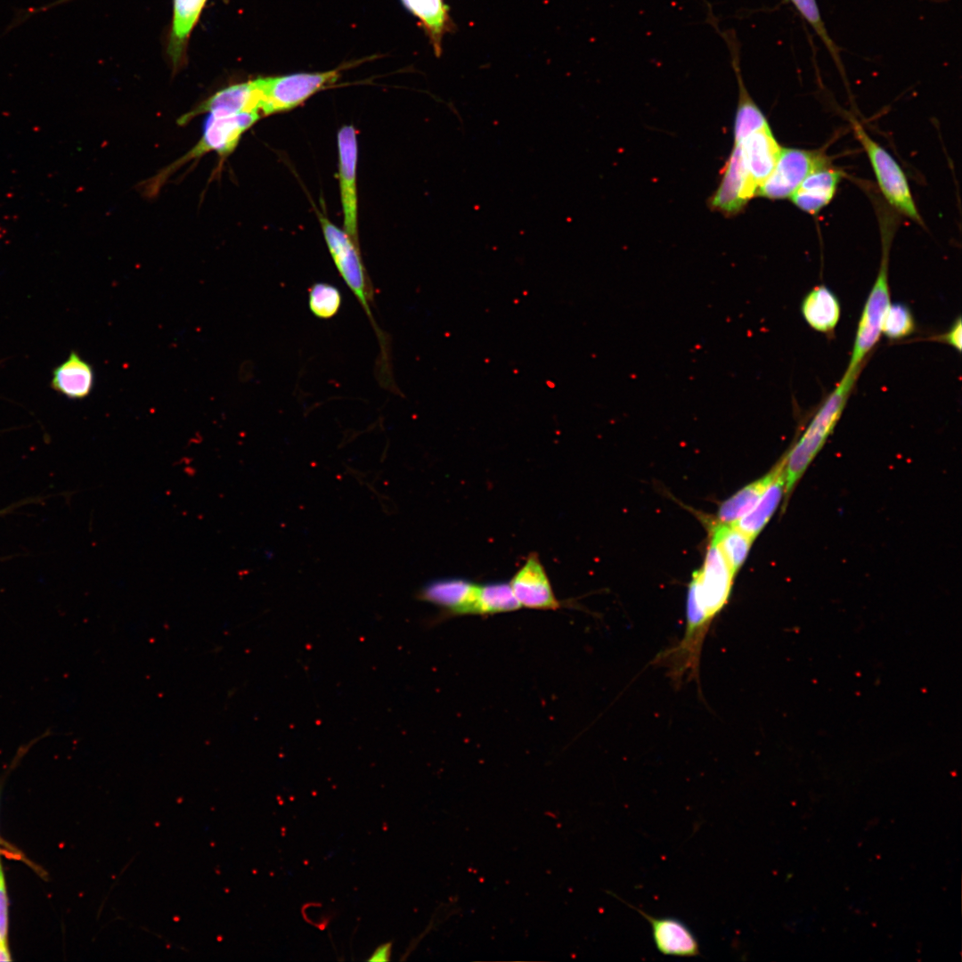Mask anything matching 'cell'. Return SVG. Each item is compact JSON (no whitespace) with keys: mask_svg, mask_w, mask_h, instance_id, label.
I'll list each match as a JSON object with an SVG mask.
<instances>
[{"mask_svg":"<svg viewBox=\"0 0 962 962\" xmlns=\"http://www.w3.org/2000/svg\"><path fill=\"white\" fill-rule=\"evenodd\" d=\"M735 576L710 538L703 567L693 573L688 587L683 635L652 662L664 667L676 686L684 680L699 682L704 643L713 620L730 599Z\"/></svg>","mask_w":962,"mask_h":962,"instance_id":"1","label":"cell"},{"mask_svg":"<svg viewBox=\"0 0 962 962\" xmlns=\"http://www.w3.org/2000/svg\"><path fill=\"white\" fill-rule=\"evenodd\" d=\"M320 222L334 265L365 312L379 340L380 350L378 375L381 378H389L392 376L389 343L372 314L371 304L373 302V289L364 269L359 246L344 229H339L326 217L321 216Z\"/></svg>","mask_w":962,"mask_h":962,"instance_id":"2","label":"cell"},{"mask_svg":"<svg viewBox=\"0 0 962 962\" xmlns=\"http://www.w3.org/2000/svg\"><path fill=\"white\" fill-rule=\"evenodd\" d=\"M859 373L845 371L834 390L824 400L805 431L785 453L786 496L787 501L796 483L832 434L848 402Z\"/></svg>","mask_w":962,"mask_h":962,"instance_id":"3","label":"cell"},{"mask_svg":"<svg viewBox=\"0 0 962 962\" xmlns=\"http://www.w3.org/2000/svg\"><path fill=\"white\" fill-rule=\"evenodd\" d=\"M891 240L885 234L881 265L875 282L864 304L851 354L848 371H861L862 363L882 334V324L891 304L888 281V259Z\"/></svg>","mask_w":962,"mask_h":962,"instance_id":"4","label":"cell"},{"mask_svg":"<svg viewBox=\"0 0 962 962\" xmlns=\"http://www.w3.org/2000/svg\"><path fill=\"white\" fill-rule=\"evenodd\" d=\"M339 73L340 69H332L257 78L261 116L286 111L300 105L325 86L334 83Z\"/></svg>","mask_w":962,"mask_h":962,"instance_id":"5","label":"cell"},{"mask_svg":"<svg viewBox=\"0 0 962 962\" xmlns=\"http://www.w3.org/2000/svg\"><path fill=\"white\" fill-rule=\"evenodd\" d=\"M852 124L855 135L868 154L885 200L901 214L921 223L906 176L899 164L860 124Z\"/></svg>","mask_w":962,"mask_h":962,"instance_id":"6","label":"cell"},{"mask_svg":"<svg viewBox=\"0 0 962 962\" xmlns=\"http://www.w3.org/2000/svg\"><path fill=\"white\" fill-rule=\"evenodd\" d=\"M827 162L818 151L781 148L773 170L756 193L770 200L790 198L810 173Z\"/></svg>","mask_w":962,"mask_h":962,"instance_id":"7","label":"cell"},{"mask_svg":"<svg viewBox=\"0 0 962 962\" xmlns=\"http://www.w3.org/2000/svg\"><path fill=\"white\" fill-rule=\"evenodd\" d=\"M338 173L344 231L359 246L358 198L356 186L357 136L353 126H344L338 133Z\"/></svg>","mask_w":962,"mask_h":962,"instance_id":"8","label":"cell"},{"mask_svg":"<svg viewBox=\"0 0 962 962\" xmlns=\"http://www.w3.org/2000/svg\"><path fill=\"white\" fill-rule=\"evenodd\" d=\"M260 117V114L253 111L222 117L210 115L199 143L170 167H178L184 162L211 151H216L221 156L230 154L235 149L242 134Z\"/></svg>","mask_w":962,"mask_h":962,"instance_id":"9","label":"cell"},{"mask_svg":"<svg viewBox=\"0 0 962 962\" xmlns=\"http://www.w3.org/2000/svg\"><path fill=\"white\" fill-rule=\"evenodd\" d=\"M478 589L479 584L463 578H442L422 586L416 598L440 607L441 617L477 615Z\"/></svg>","mask_w":962,"mask_h":962,"instance_id":"10","label":"cell"},{"mask_svg":"<svg viewBox=\"0 0 962 962\" xmlns=\"http://www.w3.org/2000/svg\"><path fill=\"white\" fill-rule=\"evenodd\" d=\"M756 192L757 188L746 170L741 147L734 144L720 185L710 200V206L722 214L735 215L741 211Z\"/></svg>","mask_w":962,"mask_h":962,"instance_id":"11","label":"cell"},{"mask_svg":"<svg viewBox=\"0 0 962 962\" xmlns=\"http://www.w3.org/2000/svg\"><path fill=\"white\" fill-rule=\"evenodd\" d=\"M521 607L536 610H557L562 603L557 599L545 568L538 555L532 552L510 582Z\"/></svg>","mask_w":962,"mask_h":962,"instance_id":"12","label":"cell"},{"mask_svg":"<svg viewBox=\"0 0 962 962\" xmlns=\"http://www.w3.org/2000/svg\"><path fill=\"white\" fill-rule=\"evenodd\" d=\"M259 101L260 94L257 79L232 85L218 91L194 110L184 114L178 122L185 124L196 115L202 113L217 117L250 111L260 114Z\"/></svg>","mask_w":962,"mask_h":962,"instance_id":"13","label":"cell"},{"mask_svg":"<svg viewBox=\"0 0 962 962\" xmlns=\"http://www.w3.org/2000/svg\"><path fill=\"white\" fill-rule=\"evenodd\" d=\"M650 924L656 948L664 955L697 957L700 954L698 942L691 930L681 920L670 917H653L628 904Z\"/></svg>","mask_w":962,"mask_h":962,"instance_id":"14","label":"cell"},{"mask_svg":"<svg viewBox=\"0 0 962 962\" xmlns=\"http://www.w3.org/2000/svg\"><path fill=\"white\" fill-rule=\"evenodd\" d=\"M739 145L746 170L758 190L773 170L781 147L769 125L749 135Z\"/></svg>","mask_w":962,"mask_h":962,"instance_id":"15","label":"cell"},{"mask_svg":"<svg viewBox=\"0 0 962 962\" xmlns=\"http://www.w3.org/2000/svg\"><path fill=\"white\" fill-rule=\"evenodd\" d=\"M842 175L827 162L810 173L790 199L803 211L815 215L833 199Z\"/></svg>","mask_w":962,"mask_h":962,"instance_id":"16","label":"cell"},{"mask_svg":"<svg viewBox=\"0 0 962 962\" xmlns=\"http://www.w3.org/2000/svg\"><path fill=\"white\" fill-rule=\"evenodd\" d=\"M93 366L76 351H70L66 360L52 371L50 387L71 400L86 398L94 387Z\"/></svg>","mask_w":962,"mask_h":962,"instance_id":"17","label":"cell"},{"mask_svg":"<svg viewBox=\"0 0 962 962\" xmlns=\"http://www.w3.org/2000/svg\"><path fill=\"white\" fill-rule=\"evenodd\" d=\"M785 455L781 465L754 507L734 525L753 540L761 533L786 496Z\"/></svg>","mask_w":962,"mask_h":962,"instance_id":"18","label":"cell"},{"mask_svg":"<svg viewBox=\"0 0 962 962\" xmlns=\"http://www.w3.org/2000/svg\"><path fill=\"white\" fill-rule=\"evenodd\" d=\"M402 2L419 20L435 54L440 57L443 39L454 28L444 0H402Z\"/></svg>","mask_w":962,"mask_h":962,"instance_id":"19","label":"cell"},{"mask_svg":"<svg viewBox=\"0 0 962 962\" xmlns=\"http://www.w3.org/2000/svg\"><path fill=\"white\" fill-rule=\"evenodd\" d=\"M800 310L808 325L822 333L832 332L841 316L838 298L825 285L812 288L803 298Z\"/></svg>","mask_w":962,"mask_h":962,"instance_id":"20","label":"cell"},{"mask_svg":"<svg viewBox=\"0 0 962 962\" xmlns=\"http://www.w3.org/2000/svg\"><path fill=\"white\" fill-rule=\"evenodd\" d=\"M207 0H174L173 20L167 53L177 67L181 64L190 34Z\"/></svg>","mask_w":962,"mask_h":962,"instance_id":"21","label":"cell"},{"mask_svg":"<svg viewBox=\"0 0 962 962\" xmlns=\"http://www.w3.org/2000/svg\"><path fill=\"white\" fill-rule=\"evenodd\" d=\"M781 461L782 458L763 477L746 485L722 502L717 512V520L726 524H734L747 514L777 474Z\"/></svg>","mask_w":962,"mask_h":962,"instance_id":"22","label":"cell"},{"mask_svg":"<svg viewBox=\"0 0 962 962\" xmlns=\"http://www.w3.org/2000/svg\"><path fill=\"white\" fill-rule=\"evenodd\" d=\"M710 538L722 551L731 572L736 575L745 563L754 540L734 524L712 522Z\"/></svg>","mask_w":962,"mask_h":962,"instance_id":"23","label":"cell"},{"mask_svg":"<svg viewBox=\"0 0 962 962\" xmlns=\"http://www.w3.org/2000/svg\"><path fill=\"white\" fill-rule=\"evenodd\" d=\"M521 608L510 583L493 582L479 584L477 615L512 612Z\"/></svg>","mask_w":962,"mask_h":962,"instance_id":"24","label":"cell"},{"mask_svg":"<svg viewBox=\"0 0 962 962\" xmlns=\"http://www.w3.org/2000/svg\"><path fill=\"white\" fill-rule=\"evenodd\" d=\"M342 295L338 288L327 282H314L308 289V306L317 318L327 320L335 316L341 307Z\"/></svg>","mask_w":962,"mask_h":962,"instance_id":"25","label":"cell"},{"mask_svg":"<svg viewBox=\"0 0 962 962\" xmlns=\"http://www.w3.org/2000/svg\"><path fill=\"white\" fill-rule=\"evenodd\" d=\"M803 20L813 29L827 47L836 66L843 70L840 50L830 37L822 20L816 0H788Z\"/></svg>","mask_w":962,"mask_h":962,"instance_id":"26","label":"cell"},{"mask_svg":"<svg viewBox=\"0 0 962 962\" xmlns=\"http://www.w3.org/2000/svg\"><path fill=\"white\" fill-rule=\"evenodd\" d=\"M916 322L910 308L902 303L890 304L882 324V333L890 339H901L911 335Z\"/></svg>","mask_w":962,"mask_h":962,"instance_id":"27","label":"cell"},{"mask_svg":"<svg viewBox=\"0 0 962 962\" xmlns=\"http://www.w3.org/2000/svg\"><path fill=\"white\" fill-rule=\"evenodd\" d=\"M8 929V902L2 865L0 862V941L6 942Z\"/></svg>","mask_w":962,"mask_h":962,"instance_id":"28","label":"cell"},{"mask_svg":"<svg viewBox=\"0 0 962 962\" xmlns=\"http://www.w3.org/2000/svg\"><path fill=\"white\" fill-rule=\"evenodd\" d=\"M961 337H962V325L961 318L958 316L950 329L943 334L936 338L937 340L944 342L949 346L955 348L958 352L961 351Z\"/></svg>","mask_w":962,"mask_h":962,"instance_id":"29","label":"cell"},{"mask_svg":"<svg viewBox=\"0 0 962 962\" xmlns=\"http://www.w3.org/2000/svg\"><path fill=\"white\" fill-rule=\"evenodd\" d=\"M391 952V942L383 944L376 949L372 957L369 958L370 961H387L389 959Z\"/></svg>","mask_w":962,"mask_h":962,"instance_id":"30","label":"cell"},{"mask_svg":"<svg viewBox=\"0 0 962 962\" xmlns=\"http://www.w3.org/2000/svg\"><path fill=\"white\" fill-rule=\"evenodd\" d=\"M6 942L0 941V961H11Z\"/></svg>","mask_w":962,"mask_h":962,"instance_id":"31","label":"cell"},{"mask_svg":"<svg viewBox=\"0 0 962 962\" xmlns=\"http://www.w3.org/2000/svg\"><path fill=\"white\" fill-rule=\"evenodd\" d=\"M69 1H71V0H57V1H54V2H53L51 4H46L45 6H42L40 8L33 10V13L51 9V8H53L54 6H57V5L61 4H64V3L69 2Z\"/></svg>","mask_w":962,"mask_h":962,"instance_id":"32","label":"cell"}]
</instances>
